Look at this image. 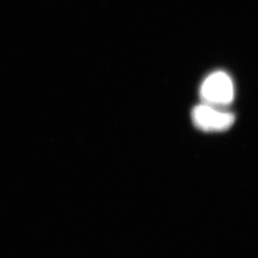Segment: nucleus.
<instances>
[{
    "label": "nucleus",
    "instance_id": "1",
    "mask_svg": "<svg viewBox=\"0 0 258 258\" xmlns=\"http://www.w3.org/2000/svg\"><path fill=\"white\" fill-rule=\"evenodd\" d=\"M200 95L206 104L211 106H227L233 101L234 89L230 76L225 72H214L204 82Z\"/></svg>",
    "mask_w": 258,
    "mask_h": 258
},
{
    "label": "nucleus",
    "instance_id": "2",
    "mask_svg": "<svg viewBox=\"0 0 258 258\" xmlns=\"http://www.w3.org/2000/svg\"><path fill=\"white\" fill-rule=\"evenodd\" d=\"M234 115L219 111L209 104L198 105L192 110L194 124L204 131H224L234 122Z\"/></svg>",
    "mask_w": 258,
    "mask_h": 258
}]
</instances>
